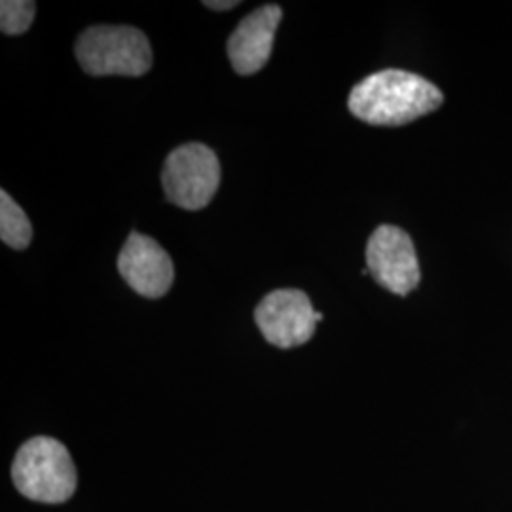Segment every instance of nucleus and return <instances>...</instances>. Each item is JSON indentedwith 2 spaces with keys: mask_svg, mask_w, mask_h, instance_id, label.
I'll return each mask as SVG.
<instances>
[{
  "mask_svg": "<svg viewBox=\"0 0 512 512\" xmlns=\"http://www.w3.org/2000/svg\"><path fill=\"white\" fill-rule=\"evenodd\" d=\"M255 321L266 342L275 348L291 349L310 342L323 315L313 310L308 294L279 289L262 298L256 306Z\"/></svg>",
  "mask_w": 512,
  "mask_h": 512,
  "instance_id": "nucleus-5",
  "label": "nucleus"
},
{
  "mask_svg": "<svg viewBox=\"0 0 512 512\" xmlns=\"http://www.w3.org/2000/svg\"><path fill=\"white\" fill-rule=\"evenodd\" d=\"M205 4V8H211V10H217V12H224V10H232V8H236L239 6L238 0L234 2V0H228V2H220V0H207V2H203Z\"/></svg>",
  "mask_w": 512,
  "mask_h": 512,
  "instance_id": "nucleus-11",
  "label": "nucleus"
},
{
  "mask_svg": "<svg viewBox=\"0 0 512 512\" xmlns=\"http://www.w3.org/2000/svg\"><path fill=\"white\" fill-rule=\"evenodd\" d=\"M368 274L391 293L406 296L420 285L421 272L416 247L410 236L384 224L374 230L366 245Z\"/></svg>",
  "mask_w": 512,
  "mask_h": 512,
  "instance_id": "nucleus-6",
  "label": "nucleus"
},
{
  "mask_svg": "<svg viewBox=\"0 0 512 512\" xmlns=\"http://www.w3.org/2000/svg\"><path fill=\"white\" fill-rule=\"evenodd\" d=\"M165 198L186 211H200L215 198L220 186L217 154L202 143L175 148L162 171Z\"/></svg>",
  "mask_w": 512,
  "mask_h": 512,
  "instance_id": "nucleus-4",
  "label": "nucleus"
},
{
  "mask_svg": "<svg viewBox=\"0 0 512 512\" xmlns=\"http://www.w3.org/2000/svg\"><path fill=\"white\" fill-rule=\"evenodd\" d=\"M281 19L283 10L277 4L260 6L247 18L241 19L238 29L228 40V57L236 73L249 76L264 69L272 55L275 31Z\"/></svg>",
  "mask_w": 512,
  "mask_h": 512,
  "instance_id": "nucleus-8",
  "label": "nucleus"
},
{
  "mask_svg": "<svg viewBox=\"0 0 512 512\" xmlns=\"http://www.w3.org/2000/svg\"><path fill=\"white\" fill-rule=\"evenodd\" d=\"M118 272L145 298H162L175 281V266L158 241L131 232L118 255Z\"/></svg>",
  "mask_w": 512,
  "mask_h": 512,
  "instance_id": "nucleus-7",
  "label": "nucleus"
},
{
  "mask_svg": "<svg viewBox=\"0 0 512 512\" xmlns=\"http://www.w3.org/2000/svg\"><path fill=\"white\" fill-rule=\"evenodd\" d=\"M37 14V4L31 0H2L0 2V29L4 35L16 37L29 31Z\"/></svg>",
  "mask_w": 512,
  "mask_h": 512,
  "instance_id": "nucleus-10",
  "label": "nucleus"
},
{
  "mask_svg": "<svg viewBox=\"0 0 512 512\" xmlns=\"http://www.w3.org/2000/svg\"><path fill=\"white\" fill-rule=\"evenodd\" d=\"M74 52L92 76H143L152 67L148 38L128 25L90 27L78 37Z\"/></svg>",
  "mask_w": 512,
  "mask_h": 512,
  "instance_id": "nucleus-3",
  "label": "nucleus"
},
{
  "mask_svg": "<svg viewBox=\"0 0 512 512\" xmlns=\"http://www.w3.org/2000/svg\"><path fill=\"white\" fill-rule=\"evenodd\" d=\"M444 97L418 74L387 69L370 74L349 93L351 114L372 126H404L439 109Z\"/></svg>",
  "mask_w": 512,
  "mask_h": 512,
  "instance_id": "nucleus-1",
  "label": "nucleus"
},
{
  "mask_svg": "<svg viewBox=\"0 0 512 512\" xmlns=\"http://www.w3.org/2000/svg\"><path fill=\"white\" fill-rule=\"evenodd\" d=\"M12 480L27 499L59 505L76 490V469L69 450L59 440L35 437L19 448Z\"/></svg>",
  "mask_w": 512,
  "mask_h": 512,
  "instance_id": "nucleus-2",
  "label": "nucleus"
},
{
  "mask_svg": "<svg viewBox=\"0 0 512 512\" xmlns=\"http://www.w3.org/2000/svg\"><path fill=\"white\" fill-rule=\"evenodd\" d=\"M0 239L16 251L27 249L33 239V226L25 211L6 190L0 192Z\"/></svg>",
  "mask_w": 512,
  "mask_h": 512,
  "instance_id": "nucleus-9",
  "label": "nucleus"
}]
</instances>
